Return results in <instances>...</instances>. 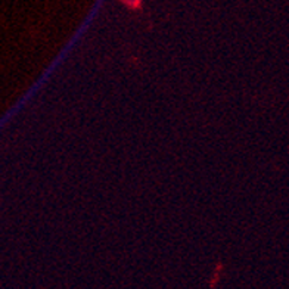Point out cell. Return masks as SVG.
Listing matches in <instances>:
<instances>
[]
</instances>
